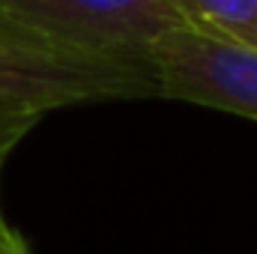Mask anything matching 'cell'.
<instances>
[{"label":"cell","instance_id":"1","mask_svg":"<svg viewBox=\"0 0 257 254\" xmlns=\"http://www.w3.org/2000/svg\"><path fill=\"white\" fill-rule=\"evenodd\" d=\"M147 96H159L150 57L75 51L0 15V111L42 117L66 105Z\"/></svg>","mask_w":257,"mask_h":254},{"label":"cell","instance_id":"6","mask_svg":"<svg viewBox=\"0 0 257 254\" xmlns=\"http://www.w3.org/2000/svg\"><path fill=\"white\" fill-rule=\"evenodd\" d=\"M0 254H30L27 239H24L15 227H9L6 233H0Z\"/></svg>","mask_w":257,"mask_h":254},{"label":"cell","instance_id":"7","mask_svg":"<svg viewBox=\"0 0 257 254\" xmlns=\"http://www.w3.org/2000/svg\"><path fill=\"white\" fill-rule=\"evenodd\" d=\"M9 227H12V224H9V221H6V215H3V206H0V233H6V230H9Z\"/></svg>","mask_w":257,"mask_h":254},{"label":"cell","instance_id":"3","mask_svg":"<svg viewBox=\"0 0 257 254\" xmlns=\"http://www.w3.org/2000/svg\"><path fill=\"white\" fill-rule=\"evenodd\" d=\"M150 57L159 96L257 120V54L180 27L165 33Z\"/></svg>","mask_w":257,"mask_h":254},{"label":"cell","instance_id":"5","mask_svg":"<svg viewBox=\"0 0 257 254\" xmlns=\"http://www.w3.org/2000/svg\"><path fill=\"white\" fill-rule=\"evenodd\" d=\"M39 114H21V111H0V171L9 159V153L21 144V138L36 126Z\"/></svg>","mask_w":257,"mask_h":254},{"label":"cell","instance_id":"4","mask_svg":"<svg viewBox=\"0 0 257 254\" xmlns=\"http://www.w3.org/2000/svg\"><path fill=\"white\" fill-rule=\"evenodd\" d=\"M183 27L257 54V0H171Z\"/></svg>","mask_w":257,"mask_h":254},{"label":"cell","instance_id":"2","mask_svg":"<svg viewBox=\"0 0 257 254\" xmlns=\"http://www.w3.org/2000/svg\"><path fill=\"white\" fill-rule=\"evenodd\" d=\"M0 15L66 48L120 57H150L183 27L171 0H0Z\"/></svg>","mask_w":257,"mask_h":254}]
</instances>
